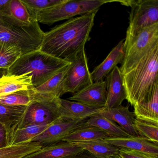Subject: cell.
Segmentation results:
<instances>
[{
	"label": "cell",
	"mask_w": 158,
	"mask_h": 158,
	"mask_svg": "<svg viewBox=\"0 0 158 158\" xmlns=\"http://www.w3.org/2000/svg\"><path fill=\"white\" fill-rule=\"evenodd\" d=\"M98 10L69 19L45 33L40 50L70 62L85 48Z\"/></svg>",
	"instance_id": "6da1fadb"
},
{
	"label": "cell",
	"mask_w": 158,
	"mask_h": 158,
	"mask_svg": "<svg viewBox=\"0 0 158 158\" xmlns=\"http://www.w3.org/2000/svg\"><path fill=\"white\" fill-rule=\"evenodd\" d=\"M158 46L123 75L126 100L132 106L149 98L158 88Z\"/></svg>",
	"instance_id": "7a4b0ae2"
},
{
	"label": "cell",
	"mask_w": 158,
	"mask_h": 158,
	"mask_svg": "<svg viewBox=\"0 0 158 158\" xmlns=\"http://www.w3.org/2000/svg\"><path fill=\"white\" fill-rule=\"evenodd\" d=\"M70 64L38 50L22 55L8 69L6 75L19 76L29 73L32 76L33 88H36Z\"/></svg>",
	"instance_id": "3957f363"
},
{
	"label": "cell",
	"mask_w": 158,
	"mask_h": 158,
	"mask_svg": "<svg viewBox=\"0 0 158 158\" xmlns=\"http://www.w3.org/2000/svg\"><path fill=\"white\" fill-rule=\"evenodd\" d=\"M112 2H119V1L65 0L60 4L38 13L36 18L38 23L51 25L60 21L99 10L103 4Z\"/></svg>",
	"instance_id": "277c9868"
},
{
	"label": "cell",
	"mask_w": 158,
	"mask_h": 158,
	"mask_svg": "<svg viewBox=\"0 0 158 158\" xmlns=\"http://www.w3.org/2000/svg\"><path fill=\"white\" fill-rule=\"evenodd\" d=\"M158 46V24L144 28L124 39V58L120 68L123 75L134 68L152 49Z\"/></svg>",
	"instance_id": "5b68a950"
},
{
	"label": "cell",
	"mask_w": 158,
	"mask_h": 158,
	"mask_svg": "<svg viewBox=\"0 0 158 158\" xmlns=\"http://www.w3.org/2000/svg\"><path fill=\"white\" fill-rule=\"evenodd\" d=\"M44 34L37 20L30 25L20 27L0 19V40L19 47L22 55L39 50Z\"/></svg>",
	"instance_id": "8992f818"
},
{
	"label": "cell",
	"mask_w": 158,
	"mask_h": 158,
	"mask_svg": "<svg viewBox=\"0 0 158 158\" xmlns=\"http://www.w3.org/2000/svg\"><path fill=\"white\" fill-rule=\"evenodd\" d=\"M31 95L32 100L26 107L17 129L33 125L50 124L60 118V98Z\"/></svg>",
	"instance_id": "52a82bcc"
},
{
	"label": "cell",
	"mask_w": 158,
	"mask_h": 158,
	"mask_svg": "<svg viewBox=\"0 0 158 158\" xmlns=\"http://www.w3.org/2000/svg\"><path fill=\"white\" fill-rule=\"evenodd\" d=\"M131 7L126 36H133L142 29L158 24V0L120 1Z\"/></svg>",
	"instance_id": "ba28073f"
},
{
	"label": "cell",
	"mask_w": 158,
	"mask_h": 158,
	"mask_svg": "<svg viewBox=\"0 0 158 158\" xmlns=\"http://www.w3.org/2000/svg\"><path fill=\"white\" fill-rule=\"evenodd\" d=\"M70 62L63 84V94L77 93L93 83L88 64L87 58L83 49Z\"/></svg>",
	"instance_id": "9c48e42d"
},
{
	"label": "cell",
	"mask_w": 158,
	"mask_h": 158,
	"mask_svg": "<svg viewBox=\"0 0 158 158\" xmlns=\"http://www.w3.org/2000/svg\"><path fill=\"white\" fill-rule=\"evenodd\" d=\"M86 120L72 121L59 118L30 141L39 143L42 147L60 142L71 132L84 126Z\"/></svg>",
	"instance_id": "30bf717a"
},
{
	"label": "cell",
	"mask_w": 158,
	"mask_h": 158,
	"mask_svg": "<svg viewBox=\"0 0 158 158\" xmlns=\"http://www.w3.org/2000/svg\"><path fill=\"white\" fill-rule=\"evenodd\" d=\"M107 90L104 81L93 83L69 98V100L77 102L96 109L104 108Z\"/></svg>",
	"instance_id": "8fae6325"
},
{
	"label": "cell",
	"mask_w": 158,
	"mask_h": 158,
	"mask_svg": "<svg viewBox=\"0 0 158 158\" xmlns=\"http://www.w3.org/2000/svg\"><path fill=\"white\" fill-rule=\"evenodd\" d=\"M106 102L104 108L111 109L122 105L126 99L123 75L120 67L115 66L106 76Z\"/></svg>",
	"instance_id": "7c38bea8"
},
{
	"label": "cell",
	"mask_w": 158,
	"mask_h": 158,
	"mask_svg": "<svg viewBox=\"0 0 158 158\" xmlns=\"http://www.w3.org/2000/svg\"><path fill=\"white\" fill-rule=\"evenodd\" d=\"M84 151L75 143L61 141L42 147L23 158H73Z\"/></svg>",
	"instance_id": "4fadbf2b"
},
{
	"label": "cell",
	"mask_w": 158,
	"mask_h": 158,
	"mask_svg": "<svg viewBox=\"0 0 158 158\" xmlns=\"http://www.w3.org/2000/svg\"><path fill=\"white\" fill-rule=\"evenodd\" d=\"M104 141L118 148H124L139 152L144 154L158 158V146L140 136L127 137H108Z\"/></svg>",
	"instance_id": "5bb4252c"
},
{
	"label": "cell",
	"mask_w": 158,
	"mask_h": 158,
	"mask_svg": "<svg viewBox=\"0 0 158 158\" xmlns=\"http://www.w3.org/2000/svg\"><path fill=\"white\" fill-rule=\"evenodd\" d=\"M101 109H94L77 102L60 98V118L63 120L84 121L99 113Z\"/></svg>",
	"instance_id": "9a60e30c"
},
{
	"label": "cell",
	"mask_w": 158,
	"mask_h": 158,
	"mask_svg": "<svg viewBox=\"0 0 158 158\" xmlns=\"http://www.w3.org/2000/svg\"><path fill=\"white\" fill-rule=\"evenodd\" d=\"M99 113L117 123L131 136H139L135 127V114L129 110V106L120 105L111 109L102 108Z\"/></svg>",
	"instance_id": "2e32d148"
},
{
	"label": "cell",
	"mask_w": 158,
	"mask_h": 158,
	"mask_svg": "<svg viewBox=\"0 0 158 158\" xmlns=\"http://www.w3.org/2000/svg\"><path fill=\"white\" fill-rule=\"evenodd\" d=\"M124 55V40H123L112 49L103 61L90 73L93 83L103 81L117 64H122Z\"/></svg>",
	"instance_id": "e0dca14e"
},
{
	"label": "cell",
	"mask_w": 158,
	"mask_h": 158,
	"mask_svg": "<svg viewBox=\"0 0 158 158\" xmlns=\"http://www.w3.org/2000/svg\"><path fill=\"white\" fill-rule=\"evenodd\" d=\"M26 107L0 103V123L4 126L7 131L9 146L14 133L18 128Z\"/></svg>",
	"instance_id": "ac0fdd59"
},
{
	"label": "cell",
	"mask_w": 158,
	"mask_h": 158,
	"mask_svg": "<svg viewBox=\"0 0 158 158\" xmlns=\"http://www.w3.org/2000/svg\"><path fill=\"white\" fill-rule=\"evenodd\" d=\"M0 19L14 25L27 26L36 19L30 15L21 0H10L7 14Z\"/></svg>",
	"instance_id": "d6986e66"
},
{
	"label": "cell",
	"mask_w": 158,
	"mask_h": 158,
	"mask_svg": "<svg viewBox=\"0 0 158 158\" xmlns=\"http://www.w3.org/2000/svg\"><path fill=\"white\" fill-rule=\"evenodd\" d=\"M69 65L40 86L30 89V93L41 97L60 98L64 95L63 84Z\"/></svg>",
	"instance_id": "ffe728a7"
},
{
	"label": "cell",
	"mask_w": 158,
	"mask_h": 158,
	"mask_svg": "<svg viewBox=\"0 0 158 158\" xmlns=\"http://www.w3.org/2000/svg\"><path fill=\"white\" fill-rule=\"evenodd\" d=\"M30 73L22 75H4L0 78V97L33 88Z\"/></svg>",
	"instance_id": "44dd1931"
},
{
	"label": "cell",
	"mask_w": 158,
	"mask_h": 158,
	"mask_svg": "<svg viewBox=\"0 0 158 158\" xmlns=\"http://www.w3.org/2000/svg\"><path fill=\"white\" fill-rule=\"evenodd\" d=\"M133 107L136 119L158 124V88L149 98Z\"/></svg>",
	"instance_id": "7402d4cb"
},
{
	"label": "cell",
	"mask_w": 158,
	"mask_h": 158,
	"mask_svg": "<svg viewBox=\"0 0 158 158\" xmlns=\"http://www.w3.org/2000/svg\"><path fill=\"white\" fill-rule=\"evenodd\" d=\"M85 124L95 127L105 132L109 137H131L115 122L104 117L99 113L93 114L87 119Z\"/></svg>",
	"instance_id": "603a6c76"
},
{
	"label": "cell",
	"mask_w": 158,
	"mask_h": 158,
	"mask_svg": "<svg viewBox=\"0 0 158 158\" xmlns=\"http://www.w3.org/2000/svg\"><path fill=\"white\" fill-rule=\"evenodd\" d=\"M108 137V135L102 130L95 127L85 124L71 132L62 141L77 143L103 139Z\"/></svg>",
	"instance_id": "cb8c5ba5"
},
{
	"label": "cell",
	"mask_w": 158,
	"mask_h": 158,
	"mask_svg": "<svg viewBox=\"0 0 158 158\" xmlns=\"http://www.w3.org/2000/svg\"><path fill=\"white\" fill-rule=\"evenodd\" d=\"M75 143L93 156L98 158H109L116 155L120 148L104 141L98 139Z\"/></svg>",
	"instance_id": "d4e9b609"
},
{
	"label": "cell",
	"mask_w": 158,
	"mask_h": 158,
	"mask_svg": "<svg viewBox=\"0 0 158 158\" xmlns=\"http://www.w3.org/2000/svg\"><path fill=\"white\" fill-rule=\"evenodd\" d=\"M42 146L36 142H24L0 148V158H23L37 151Z\"/></svg>",
	"instance_id": "484cf974"
},
{
	"label": "cell",
	"mask_w": 158,
	"mask_h": 158,
	"mask_svg": "<svg viewBox=\"0 0 158 158\" xmlns=\"http://www.w3.org/2000/svg\"><path fill=\"white\" fill-rule=\"evenodd\" d=\"M22 55L19 47L0 40V69L8 70Z\"/></svg>",
	"instance_id": "4316f807"
},
{
	"label": "cell",
	"mask_w": 158,
	"mask_h": 158,
	"mask_svg": "<svg viewBox=\"0 0 158 158\" xmlns=\"http://www.w3.org/2000/svg\"><path fill=\"white\" fill-rule=\"evenodd\" d=\"M50 124L33 125L17 129L14 133L9 146L29 142Z\"/></svg>",
	"instance_id": "83f0119b"
},
{
	"label": "cell",
	"mask_w": 158,
	"mask_h": 158,
	"mask_svg": "<svg viewBox=\"0 0 158 158\" xmlns=\"http://www.w3.org/2000/svg\"><path fill=\"white\" fill-rule=\"evenodd\" d=\"M135 125L136 130L140 136L146 138L151 142L158 145V124L144 122L136 118Z\"/></svg>",
	"instance_id": "f1b7e54d"
},
{
	"label": "cell",
	"mask_w": 158,
	"mask_h": 158,
	"mask_svg": "<svg viewBox=\"0 0 158 158\" xmlns=\"http://www.w3.org/2000/svg\"><path fill=\"white\" fill-rule=\"evenodd\" d=\"M29 89L20 90L0 97V103L11 106H27L32 100Z\"/></svg>",
	"instance_id": "f546056e"
},
{
	"label": "cell",
	"mask_w": 158,
	"mask_h": 158,
	"mask_svg": "<svg viewBox=\"0 0 158 158\" xmlns=\"http://www.w3.org/2000/svg\"><path fill=\"white\" fill-rule=\"evenodd\" d=\"M33 18L36 19L37 14L62 3L65 0H21Z\"/></svg>",
	"instance_id": "4dcf8cb0"
},
{
	"label": "cell",
	"mask_w": 158,
	"mask_h": 158,
	"mask_svg": "<svg viewBox=\"0 0 158 158\" xmlns=\"http://www.w3.org/2000/svg\"><path fill=\"white\" fill-rule=\"evenodd\" d=\"M109 158H158L139 152L120 148L116 155Z\"/></svg>",
	"instance_id": "1f68e13d"
},
{
	"label": "cell",
	"mask_w": 158,
	"mask_h": 158,
	"mask_svg": "<svg viewBox=\"0 0 158 158\" xmlns=\"http://www.w3.org/2000/svg\"><path fill=\"white\" fill-rule=\"evenodd\" d=\"M9 146L7 131L3 125L0 123V148Z\"/></svg>",
	"instance_id": "d6a6232c"
},
{
	"label": "cell",
	"mask_w": 158,
	"mask_h": 158,
	"mask_svg": "<svg viewBox=\"0 0 158 158\" xmlns=\"http://www.w3.org/2000/svg\"><path fill=\"white\" fill-rule=\"evenodd\" d=\"M10 0H0V18L7 14Z\"/></svg>",
	"instance_id": "836d02e7"
},
{
	"label": "cell",
	"mask_w": 158,
	"mask_h": 158,
	"mask_svg": "<svg viewBox=\"0 0 158 158\" xmlns=\"http://www.w3.org/2000/svg\"><path fill=\"white\" fill-rule=\"evenodd\" d=\"M73 158H98L95 156H93L92 154L89 153V152H87L86 151L84 150L83 152H81L80 154H78L77 156L73 157Z\"/></svg>",
	"instance_id": "e575fe53"
},
{
	"label": "cell",
	"mask_w": 158,
	"mask_h": 158,
	"mask_svg": "<svg viewBox=\"0 0 158 158\" xmlns=\"http://www.w3.org/2000/svg\"><path fill=\"white\" fill-rule=\"evenodd\" d=\"M8 70L4 69H0V78L4 75H6Z\"/></svg>",
	"instance_id": "d590c367"
}]
</instances>
